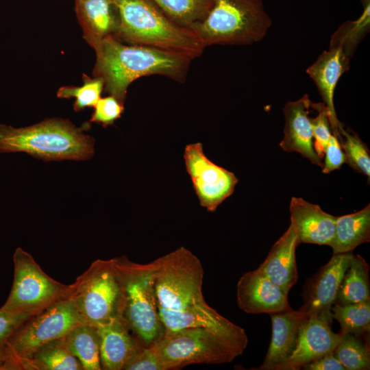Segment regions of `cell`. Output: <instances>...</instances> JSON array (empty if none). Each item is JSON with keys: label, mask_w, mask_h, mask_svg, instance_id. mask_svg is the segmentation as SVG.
Wrapping results in <instances>:
<instances>
[{"label": "cell", "mask_w": 370, "mask_h": 370, "mask_svg": "<svg viewBox=\"0 0 370 370\" xmlns=\"http://www.w3.org/2000/svg\"><path fill=\"white\" fill-rule=\"evenodd\" d=\"M289 210L290 225L299 243L330 246L335 234L337 217L324 212L319 205L295 197L291 198Z\"/></svg>", "instance_id": "19"}, {"label": "cell", "mask_w": 370, "mask_h": 370, "mask_svg": "<svg viewBox=\"0 0 370 370\" xmlns=\"http://www.w3.org/2000/svg\"><path fill=\"white\" fill-rule=\"evenodd\" d=\"M10 369V366L3 349H0V370Z\"/></svg>", "instance_id": "39"}, {"label": "cell", "mask_w": 370, "mask_h": 370, "mask_svg": "<svg viewBox=\"0 0 370 370\" xmlns=\"http://www.w3.org/2000/svg\"><path fill=\"white\" fill-rule=\"evenodd\" d=\"M124 370H165L156 354L149 347H144L129 359Z\"/></svg>", "instance_id": "35"}, {"label": "cell", "mask_w": 370, "mask_h": 370, "mask_svg": "<svg viewBox=\"0 0 370 370\" xmlns=\"http://www.w3.org/2000/svg\"><path fill=\"white\" fill-rule=\"evenodd\" d=\"M75 11L89 45L106 36H116L119 19L113 0H75Z\"/></svg>", "instance_id": "22"}, {"label": "cell", "mask_w": 370, "mask_h": 370, "mask_svg": "<svg viewBox=\"0 0 370 370\" xmlns=\"http://www.w3.org/2000/svg\"><path fill=\"white\" fill-rule=\"evenodd\" d=\"M123 287L122 315L144 347L164 333L154 290L153 264H139L126 256L112 258Z\"/></svg>", "instance_id": "5"}, {"label": "cell", "mask_w": 370, "mask_h": 370, "mask_svg": "<svg viewBox=\"0 0 370 370\" xmlns=\"http://www.w3.org/2000/svg\"><path fill=\"white\" fill-rule=\"evenodd\" d=\"M104 81L100 77L91 78L83 75V84L80 86H65L60 88L57 97L62 99L75 98L73 109L79 112L87 107H94L101 98Z\"/></svg>", "instance_id": "30"}, {"label": "cell", "mask_w": 370, "mask_h": 370, "mask_svg": "<svg viewBox=\"0 0 370 370\" xmlns=\"http://www.w3.org/2000/svg\"><path fill=\"white\" fill-rule=\"evenodd\" d=\"M152 262L158 307L180 310L207 304L202 293L203 266L190 251L181 247Z\"/></svg>", "instance_id": "7"}, {"label": "cell", "mask_w": 370, "mask_h": 370, "mask_svg": "<svg viewBox=\"0 0 370 370\" xmlns=\"http://www.w3.org/2000/svg\"><path fill=\"white\" fill-rule=\"evenodd\" d=\"M340 335V340L333 353L342 365L346 370H369V335L356 336L349 333Z\"/></svg>", "instance_id": "28"}, {"label": "cell", "mask_w": 370, "mask_h": 370, "mask_svg": "<svg viewBox=\"0 0 370 370\" xmlns=\"http://www.w3.org/2000/svg\"><path fill=\"white\" fill-rule=\"evenodd\" d=\"M90 45L96 54L94 76L101 77L107 92L123 104L127 88L134 80L158 74L184 81L191 61L183 55L160 49L126 45L114 36L95 40Z\"/></svg>", "instance_id": "1"}, {"label": "cell", "mask_w": 370, "mask_h": 370, "mask_svg": "<svg viewBox=\"0 0 370 370\" xmlns=\"http://www.w3.org/2000/svg\"><path fill=\"white\" fill-rule=\"evenodd\" d=\"M247 343V334L199 327L164 332L149 347L165 370H173L193 364L230 362L243 354Z\"/></svg>", "instance_id": "4"}, {"label": "cell", "mask_w": 370, "mask_h": 370, "mask_svg": "<svg viewBox=\"0 0 370 370\" xmlns=\"http://www.w3.org/2000/svg\"><path fill=\"white\" fill-rule=\"evenodd\" d=\"M169 19L191 29L208 14L214 0H151Z\"/></svg>", "instance_id": "27"}, {"label": "cell", "mask_w": 370, "mask_h": 370, "mask_svg": "<svg viewBox=\"0 0 370 370\" xmlns=\"http://www.w3.org/2000/svg\"><path fill=\"white\" fill-rule=\"evenodd\" d=\"M271 24L260 0H214L193 31L205 47L249 45L262 40Z\"/></svg>", "instance_id": "6"}, {"label": "cell", "mask_w": 370, "mask_h": 370, "mask_svg": "<svg viewBox=\"0 0 370 370\" xmlns=\"http://www.w3.org/2000/svg\"><path fill=\"white\" fill-rule=\"evenodd\" d=\"M13 262L12 286L1 309L35 315L67 296L69 285L49 276L21 247L15 250Z\"/></svg>", "instance_id": "10"}, {"label": "cell", "mask_w": 370, "mask_h": 370, "mask_svg": "<svg viewBox=\"0 0 370 370\" xmlns=\"http://www.w3.org/2000/svg\"><path fill=\"white\" fill-rule=\"evenodd\" d=\"M184 158L200 205L214 212L233 193L238 178L233 173L209 160L203 151L201 143L187 145Z\"/></svg>", "instance_id": "11"}, {"label": "cell", "mask_w": 370, "mask_h": 370, "mask_svg": "<svg viewBox=\"0 0 370 370\" xmlns=\"http://www.w3.org/2000/svg\"><path fill=\"white\" fill-rule=\"evenodd\" d=\"M82 323H85L68 296L32 316L12 334L3 348L10 369H24L38 348L64 336Z\"/></svg>", "instance_id": "8"}, {"label": "cell", "mask_w": 370, "mask_h": 370, "mask_svg": "<svg viewBox=\"0 0 370 370\" xmlns=\"http://www.w3.org/2000/svg\"><path fill=\"white\" fill-rule=\"evenodd\" d=\"M94 108L90 123H99L103 127L112 125L124 111V104L111 95L100 98Z\"/></svg>", "instance_id": "34"}, {"label": "cell", "mask_w": 370, "mask_h": 370, "mask_svg": "<svg viewBox=\"0 0 370 370\" xmlns=\"http://www.w3.org/2000/svg\"><path fill=\"white\" fill-rule=\"evenodd\" d=\"M64 337L70 351L80 362L83 370L101 369L99 336L96 325L79 324Z\"/></svg>", "instance_id": "26"}, {"label": "cell", "mask_w": 370, "mask_h": 370, "mask_svg": "<svg viewBox=\"0 0 370 370\" xmlns=\"http://www.w3.org/2000/svg\"><path fill=\"white\" fill-rule=\"evenodd\" d=\"M369 271L365 258L353 254L340 284L335 304L344 305L370 300Z\"/></svg>", "instance_id": "24"}, {"label": "cell", "mask_w": 370, "mask_h": 370, "mask_svg": "<svg viewBox=\"0 0 370 370\" xmlns=\"http://www.w3.org/2000/svg\"><path fill=\"white\" fill-rule=\"evenodd\" d=\"M341 145L346 162L356 171L370 177V156L367 146L358 136L347 131L344 127L339 131Z\"/></svg>", "instance_id": "32"}, {"label": "cell", "mask_w": 370, "mask_h": 370, "mask_svg": "<svg viewBox=\"0 0 370 370\" xmlns=\"http://www.w3.org/2000/svg\"><path fill=\"white\" fill-rule=\"evenodd\" d=\"M370 240V205L349 214L337 217L335 234L330 245L333 254L352 252Z\"/></svg>", "instance_id": "23"}, {"label": "cell", "mask_w": 370, "mask_h": 370, "mask_svg": "<svg viewBox=\"0 0 370 370\" xmlns=\"http://www.w3.org/2000/svg\"><path fill=\"white\" fill-rule=\"evenodd\" d=\"M119 14L116 38L132 45L199 57L206 47L191 29L169 19L151 0H113Z\"/></svg>", "instance_id": "2"}, {"label": "cell", "mask_w": 370, "mask_h": 370, "mask_svg": "<svg viewBox=\"0 0 370 370\" xmlns=\"http://www.w3.org/2000/svg\"><path fill=\"white\" fill-rule=\"evenodd\" d=\"M272 334L262 364L256 369L280 370L295 350L301 326L308 316L300 309L270 314Z\"/></svg>", "instance_id": "18"}, {"label": "cell", "mask_w": 370, "mask_h": 370, "mask_svg": "<svg viewBox=\"0 0 370 370\" xmlns=\"http://www.w3.org/2000/svg\"><path fill=\"white\" fill-rule=\"evenodd\" d=\"M97 327L101 369L121 370L126 362L144 347L131 334L132 331L121 312Z\"/></svg>", "instance_id": "16"}, {"label": "cell", "mask_w": 370, "mask_h": 370, "mask_svg": "<svg viewBox=\"0 0 370 370\" xmlns=\"http://www.w3.org/2000/svg\"><path fill=\"white\" fill-rule=\"evenodd\" d=\"M312 101L304 95L299 99L289 101L284 108L285 124L284 138L280 146L286 152H297L312 164L323 167V160L314 148L311 118Z\"/></svg>", "instance_id": "15"}, {"label": "cell", "mask_w": 370, "mask_h": 370, "mask_svg": "<svg viewBox=\"0 0 370 370\" xmlns=\"http://www.w3.org/2000/svg\"><path fill=\"white\" fill-rule=\"evenodd\" d=\"M238 308L248 314H273L290 309L288 295L259 271L245 273L236 286Z\"/></svg>", "instance_id": "14"}, {"label": "cell", "mask_w": 370, "mask_h": 370, "mask_svg": "<svg viewBox=\"0 0 370 370\" xmlns=\"http://www.w3.org/2000/svg\"><path fill=\"white\" fill-rule=\"evenodd\" d=\"M299 244L297 234L290 225L257 268L287 295L297 281L295 250Z\"/></svg>", "instance_id": "20"}, {"label": "cell", "mask_w": 370, "mask_h": 370, "mask_svg": "<svg viewBox=\"0 0 370 370\" xmlns=\"http://www.w3.org/2000/svg\"><path fill=\"white\" fill-rule=\"evenodd\" d=\"M352 252L333 254L330 260L306 281L299 308L307 316H317L332 323V307L336 302Z\"/></svg>", "instance_id": "12"}, {"label": "cell", "mask_w": 370, "mask_h": 370, "mask_svg": "<svg viewBox=\"0 0 370 370\" xmlns=\"http://www.w3.org/2000/svg\"><path fill=\"white\" fill-rule=\"evenodd\" d=\"M332 323L317 316H308L295 350L280 370L301 369L306 364L333 352L341 335L332 331Z\"/></svg>", "instance_id": "17"}, {"label": "cell", "mask_w": 370, "mask_h": 370, "mask_svg": "<svg viewBox=\"0 0 370 370\" xmlns=\"http://www.w3.org/2000/svg\"><path fill=\"white\" fill-rule=\"evenodd\" d=\"M24 369L83 370V367L70 351L63 336L38 348L25 365Z\"/></svg>", "instance_id": "25"}, {"label": "cell", "mask_w": 370, "mask_h": 370, "mask_svg": "<svg viewBox=\"0 0 370 370\" xmlns=\"http://www.w3.org/2000/svg\"><path fill=\"white\" fill-rule=\"evenodd\" d=\"M306 370H346L333 352H330L302 367Z\"/></svg>", "instance_id": "38"}, {"label": "cell", "mask_w": 370, "mask_h": 370, "mask_svg": "<svg viewBox=\"0 0 370 370\" xmlns=\"http://www.w3.org/2000/svg\"><path fill=\"white\" fill-rule=\"evenodd\" d=\"M369 30V2H366L362 14L354 21L343 24L332 35L330 45H338L352 57L358 44Z\"/></svg>", "instance_id": "31"}, {"label": "cell", "mask_w": 370, "mask_h": 370, "mask_svg": "<svg viewBox=\"0 0 370 370\" xmlns=\"http://www.w3.org/2000/svg\"><path fill=\"white\" fill-rule=\"evenodd\" d=\"M351 57L338 45H330L310 66L306 72L315 83L322 97L329 116L332 133L341 140L339 131L344 127L337 118L334 95L336 86L341 75L350 66Z\"/></svg>", "instance_id": "13"}, {"label": "cell", "mask_w": 370, "mask_h": 370, "mask_svg": "<svg viewBox=\"0 0 370 370\" xmlns=\"http://www.w3.org/2000/svg\"><path fill=\"white\" fill-rule=\"evenodd\" d=\"M67 296L85 323L97 326L121 312L123 287L112 259L94 261L69 285Z\"/></svg>", "instance_id": "9"}, {"label": "cell", "mask_w": 370, "mask_h": 370, "mask_svg": "<svg viewBox=\"0 0 370 370\" xmlns=\"http://www.w3.org/2000/svg\"><path fill=\"white\" fill-rule=\"evenodd\" d=\"M312 108L318 112L315 118H311L314 148L319 156L322 158L329 139L332 134L328 113L323 103H312Z\"/></svg>", "instance_id": "33"}, {"label": "cell", "mask_w": 370, "mask_h": 370, "mask_svg": "<svg viewBox=\"0 0 370 370\" xmlns=\"http://www.w3.org/2000/svg\"><path fill=\"white\" fill-rule=\"evenodd\" d=\"M95 139L69 120L46 119L15 128L0 124V153L25 152L45 161L91 158Z\"/></svg>", "instance_id": "3"}, {"label": "cell", "mask_w": 370, "mask_h": 370, "mask_svg": "<svg viewBox=\"0 0 370 370\" xmlns=\"http://www.w3.org/2000/svg\"><path fill=\"white\" fill-rule=\"evenodd\" d=\"M332 318L340 325L339 334H352L356 336L369 335L370 300L347 304H334L332 307Z\"/></svg>", "instance_id": "29"}, {"label": "cell", "mask_w": 370, "mask_h": 370, "mask_svg": "<svg viewBox=\"0 0 370 370\" xmlns=\"http://www.w3.org/2000/svg\"><path fill=\"white\" fill-rule=\"evenodd\" d=\"M32 316L0 308V349H3L8 340Z\"/></svg>", "instance_id": "36"}, {"label": "cell", "mask_w": 370, "mask_h": 370, "mask_svg": "<svg viewBox=\"0 0 370 370\" xmlns=\"http://www.w3.org/2000/svg\"><path fill=\"white\" fill-rule=\"evenodd\" d=\"M164 332L188 328H210L232 334H246L245 330L233 323L208 304L173 310L158 307Z\"/></svg>", "instance_id": "21"}, {"label": "cell", "mask_w": 370, "mask_h": 370, "mask_svg": "<svg viewBox=\"0 0 370 370\" xmlns=\"http://www.w3.org/2000/svg\"><path fill=\"white\" fill-rule=\"evenodd\" d=\"M323 157L322 172L325 174L339 169L342 164L346 162L345 155L341 143L333 134L329 139Z\"/></svg>", "instance_id": "37"}]
</instances>
